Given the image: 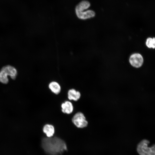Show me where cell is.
Here are the masks:
<instances>
[{"instance_id":"1","label":"cell","mask_w":155,"mask_h":155,"mask_svg":"<svg viewBox=\"0 0 155 155\" xmlns=\"http://www.w3.org/2000/svg\"><path fill=\"white\" fill-rule=\"evenodd\" d=\"M41 146L44 151L49 155L61 154L67 150L65 142L57 137L43 138Z\"/></svg>"},{"instance_id":"2","label":"cell","mask_w":155,"mask_h":155,"mask_svg":"<svg viewBox=\"0 0 155 155\" xmlns=\"http://www.w3.org/2000/svg\"><path fill=\"white\" fill-rule=\"evenodd\" d=\"M90 2L87 0H83L79 2L75 6V11L77 17L79 19L85 20L94 17L95 13L92 10H85L90 6Z\"/></svg>"},{"instance_id":"3","label":"cell","mask_w":155,"mask_h":155,"mask_svg":"<svg viewBox=\"0 0 155 155\" xmlns=\"http://www.w3.org/2000/svg\"><path fill=\"white\" fill-rule=\"evenodd\" d=\"M149 143L148 140H144L138 144L137 150L140 155H155V145L149 147Z\"/></svg>"},{"instance_id":"4","label":"cell","mask_w":155,"mask_h":155,"mask_svg":"<svg viewBox=\"0 0 155 155\" xmlns=\"http://www.w3.org/2000/svg\"><path fill=\"white\" fill-rule=\"evenodd\" d=\"M73 123L78 127L83 128L86 127L88 122L84 115L81 112L76 113L72 119Z\"/></svg>"},{"instance_id":"5","label":"cell","mask_w":155,"mask_h":155,"mask_svg":"<svg viewBox=\"0 0 155 155\" xmlns=\"http://www.w3.org/2000/svg\"><path fill=\"white\" fill-rule=\"evenodd\" d=\"M129 61L132 66L138 68L141 67L142 65L143 59L142 56L140 54L135 53L131 56Z\"/></svg>"},{"instance_id":"6","label":"cell","mask_w":155,"mask_h":155,"mask_svg":"<svg viewBox=\"0 0 155 155\" xmlns=\"http://www.w3.org/2000/svg\"><path fill=\"white\" fill-rule=\"evenodd\" d=\"M2 68L4 69L8 76L13 80L15 79L17 75L18 72L16 69L14 67L7 65L3 67Z\"/></svg>"},{"instance_id":"7","label":"cell","mask_w":155,"mask_h":155,"mask_svg":"<svg viewBox=\"0 0 155 155\" xmlns=\"http://www.w3.org/2000/svg\"><path fill=\"white\" fill-rule=\"evenodd\" d=\"M61 107L62 111L64 113L70 114L73 111V105L70 101H67L61 104Z\"/></svg>"},{"instance_id":"8","label":"cell","mask_w":155,"mask_h":155,"mask_svg":"<svg viewBox=\"0 0 155 155\" xmlns=\"http://www.w3.org/2000/svg\"><path fill=\"white\" fill-rule=\"evenodd\" d=\"M80 92L74 89H70L68 91V98L69 100L77 101L80 98Z\"/></svg>"},{"instance_id":"9","label":"cell","mask_w":155,"mask_h":155,"mask_svg":"<svg viewBox=\"0 0 155 155\" xmlns=\"http://www.w3.org/2000/svg\"><path fill=\"white\" fill-rule=\"evenodd\" d=\"M43 131L47 137H51L53 136L55 133L54 126L50 124H47L44 126Z\"/></svg>"},{"instance_id":"10","label":"cell","mask_w":155,"mask_h":155,"mask_svg":"<svg viewBox=\"0 0 155 155\" xmlns=\"http://www.w3.org/2000/svg\"><path fill=\"white\" fill-rule=\"evenodd\" d=\"M49 88L52 92L55 94H58L60 92L61 88L59 84L55 82H51L49 84Z\"/></svg>"},{"instance_id":"11","label":"cell","mask_w":155,"mask_h":155,"mask_svg":"<svg viewBox=\"0 0 155 155\" xmlns=\"http://www.w3.org/2000/svg\"><path fill=\"white\" fill-rule=\"evenodd\" d=\"M8 75L2 68L0 70V82L3 84H7L9 81Z\"/></svg>"},{"instance_id":"12","label":"cell","mask_w":155,"mask_h":155,"mask_svg":"<svg viewBox=\"0 0 155 155\" xmlns=\"http://www.w3.org/2000/svg\"><path fill=\"white\" fill-rule=\"evenodd\" d=\"M146 46L149 48H152L154 49L155 47V39L154 38H148L146 41Z\"/></svg>"}]
</instances>
